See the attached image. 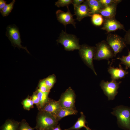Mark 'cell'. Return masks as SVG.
I'll return each mask as SVG.
<instances>
[{
	"label": "cell",
	"mask_w": 130,
	"mask_h": 130,
	"mask_svg": "<svg viewBox=\"0 0 130 130\" xmlns=\"http://www.w3.org/2000/svg\"><path fill=\"white\" fill-rule=\"evenodd\" d=\"M99 0L104 7L114 3L118 4L122 1L121 0Z\"/></svg>",
	"instance_id": "f1b7e54d"
},
{
	"label": "cell",
	"mask_w": 130,
	"mask_h": 130,
	"mask_svg": "<svg viewBox=\"0 0 130 130\" xmlns=\"http://www.w3.org/2000/svg\"><path fill=\"white\" fill-rule=\"evenodd\" d=\"M76 95L73 90L69 87L61 95L58 100L62 107L75 109Z\"/></svg>",
	"instance_id": "9c48e42d"
},
{
	"label": "cell",
	"mask_w": 130,
	"mask_h": 130,
	"mask_svg": "<svg viewBox=\"0 0 130 130\" xmlns=\"http://www.w3.org/2000/svg\"><path fill=\"white\" fill-rule=\"evenodd\" d=\"M95 47L91 46L86 44L81 45L79 50L80 56L84 63L97 76L93 64V60L95 51Z\"/></svg>",
	"instance_id": "277c9868"
},
{
	"label": "cell",
	"mask_w": 130,
	"mask_h": 130,
	"mask_svg": "<svg viewBox=\"0 0 130 130\" xmlns=\"http://www.w3.org/2000/svg\"><path fill=\"white\" fill-rule=\"evenodd\" d=\"M91 14L99 13L104 7L99 0H87Z\"/></svg>",
	"instance_id": "e0dca14e"
},
{
	"label": "cell",
	"mask_w": 130,
	"mask_h": 130,
	"mask_svg": "<svg viewBox=\"0 0 130 130\" xmlns=\"http://www.w3.org/2000/svg\"><path fill=\"white\" fill-rule=\"evenodd\" d=\"M56 41L58 43L61 44L67 51L79 50L80 47L79 39L76 35L68 33L63 30L62 31Z\"/></svg>",
	"instance_id": "3957f363"
},
{
	"label": "cell",
	"mask_w": 130,
	"mask_h": 130,
	"mask_svg": "<svg viewBox=\"0 0 130 130\" xmlns=\"http://www.w3.org/2000/svg\"><path fill=\"white\" fill-rule=\"evenodd\" d=\"M124 38L127 44L130 45V29L126 32Z\"/></svg>",
	"instance_id": "4dcf8cb0"
},
{
	"label": "cell",
	"mask_w": 130,
	"mask_h": 130,
	"mask_svg": "<svg viewBox=\"0 0 130 130\" xmlns=\"http://www.w3.org/2000/svg\"><path fill=\"white\" fill-rule=\"evenodd\" d=\"M118 3H115L104 7L100 11V14L104 19L115 18Z\"/></svg>",
	"instance_id": "9a60e30c"
},
{
	"label": "cell",
	"mask_w": 130,
	"mask_h": 130,
	"mask_svg": "<svg viewBox=\"0 0 130 130\" xmlns=\"http://www.w3.org/2000/svg\"><path fill=\"white\" fill-rule=\"evenodd\" d=\"M6 35L8 37L14 47H17L19 48L25 49L28 53L29 52L26 47H24L21 45L22 42L19 29L15 24L10 25L6 28Z\"/></svg>",
	"instance_id": "ba28073f"
},
{
	"label": "cell",
	"mask_w": 130,
	"mask_h": 130,
	"mask_svg": "<svg viewBox=\"0 0 130 130\" xmlns=\"http://www.w3.org/2000/svg\"><path fill=\"white\" fill-rule=\"evenodd\" d=\"M93 59L97 60H109L114 57L113 52L106 41L102 40L96 44Z\"/></svg>",
	"instance_id": "5b68a950"
},
{
	"label": "cell",
	"mask_w": 130,
	"mask_h": 130,
	"mask_svg": "<svg viewBox=\"0 0 130 130\" xmlns=\"http://www.w3.org/2000/svg\"><path fill=\"white\" fill-rule=\"evenodd\" d=\"M72 4V0H58L55 3V5L58 7L65 6H68L70 4Z\"/></svg>",
	"instance_id": "4316f807"
},
{
	"label": "cell",
	"mask_w": 130,
	"mask_h": 130,
	"mask_svg": "<svg viewBox=\"0 0 130 130\" xmlns=\"http://www.w3.org/2000/svg\"><path fill=\"white\" fill-rule=\"evenodd\" d=\"M81 116L75 124L72 126L68 129V130H79L82 128H85L87 130L89 128L86 126V121L85 117L82 112L80 113Z\"/></svg>",
	"instance_id": "ac0fdd59"
},
{
	"label": "cell",
	"mask_w": 130,
	"mask_h": 130,
	"mask_svg": "<svg viewBox=\"0 0 130 130\" xmlns=\"http://www.w3.org/2000/svg\"><path fill=\"white\" fill-rule=\"evenodd\" d=\"M61 107L58 100L56 101L49 98L39 111L48 112L54 116Z\"/></svg>",
	"instance_id": "4fadbf2b"
},
{
	"label": "cell",
	"mask_w": 130,
	"mask_h": 130,
	"mask_svg": "<svg viewBox=\"0 0 130 130\" xmlns=\"http://www.w3.org/2000/svg\"><path fill=\"white\" fill-rule=\"evenodd\" d=\"M38 87V89L43 93H49L50 90L46 84L44 79L42 80L39 83Z\"/></svg>",
	"instance_id": "83f0119b"
},
{
	"label": "cell",
	"mask_w": 130,
	"mask_h": 130,
	"mask_svg": "<svg viewBox=\"0 0 130 130\" xmlns=\"http://www.w3.org/2000/svg\"><path fill=\"white\" fill-rule=\"evenodd\" d=\"M121 81L117 82L116 80H111L110 81L102 80L100 86L104 93L108 97L109 100H113L118 93V89Z\"/></svg>",
	"instance_id": "52a82bcc"
},
{
	"label": "cell",
	"mask_w": 130,
	"mask_h": 130,
	"mask_svg": "<svg viewBox=\"0 0 130 130\" xmlns=\"http://www.w3.org/2000/svg\"><path fill=\"white\" fill-rule=\"evenodd\" d=\"M67 11L65 12L61 10H57L56 12L57 19L60 23L63 25L65 27L68 24H72L76 28V23L75 21V19H73V16L71 13L68 6H67Z\"/></svg>",
	"instance_id": "30bf717a"
},
{
	"label": "cell",
	"mask_w": 130,
	"mask_h": 130,
	"mask_svg": "<svg viewBox=\"0 0 130 130\" xmlns=\"http://www.w3.org/2000/svg\"><path fill=\"white\" fill-rule=\"evenodd\" d=\"M75 14L78 20L80 21L84 18L89 17H91L89 6L87 0H86L81 5L78 6H74Z\"/></svg>",
	"instance_id": "7c38bea8"
},
{
	"label": "cell",
	"mask_w": 130,
	"mask_h": 130,
	"mask_svg": "<svg viewBox=\"0 0 130 130\" xmlns=\"http://www.w3.org/2000/svg\"><path fill=\"white\" fill-rule=\"evenodd\" d=\"M89 130H92L89 128Z\"/></svg>",
	"instance_id": "e575fe53"
},
{
	"label": "cell",
	"mask_w": 130,
	"mask_h": 130,
	"mask_svg": "<svg viewBox=\"0 0 130 130\" xmlns=\"http://www.w3.org/2000/svg\"><path fill=\"white\" fill-rule=\"evenodd\" d=\"M6 1L4 0H0V10L1 11L6 5Z\"/></svg>",
	"instance_id": "d6a6232c"
},
{
	"label": "cell",
	"mask_w": 130,
	"mask_h": 130,
	"mask_svg": "<svg viewBox=\"0 0 130 130\" xmlns=\"http://www.w3.org/2000/svg\"><path fill=\"white\" fill-rule=\"evenodd\" d=\"M128 54L127 56L123 55L121 57H118L117 59L120 60L121 64L125 65L126 69H130V51L128 50Z\"/></svg>",
	"instance_id": "603a6c76"
},
{
	"label": "cell",
	"mask_w": 130,
	"mask_h": 130,
	"mask_svg": "<svg viewBox=\"0 0 130 130\" xmlns=\"http://www.w3.org/2000/svg\"><path fill=\"white\" fill-rule=\"evenodd\" d=\"M84 1V0H73L72 4L73 6H78L81 4Z\"/></svg>",
	"instance_id": "1f68e13d"
},
{
	"label": "cell",
	"mask_w": 130,
	"mask_h": 130,
	"mask_svg": "<svg viewBox=\"0 0 130 130\" xmlns=\"http://www.w3.org/2000/svg\"><path fill=\"white\" fill-rule=\"evenodd\" d=\"M31 97L34 104L36 105L39 110L40 108V103L36 92H34Z\"/></svg>",
	"instance_id": "f546056e"
},
{
	"label": "cell",
	"mask_w": 130,
	"mask_h": 130,
	"mask_svg": "<svg viewBox=\"0 0 130 130\" xmlns=\"http://www.w3.org/2000/svg\"><path fill=\"white\" fill-rule=\"evenodd\" d=\"M44 79L46 84L50 89L53 87L56 81V76L54 74L49 76Z\"/></svg>",
	"instance_id": "d4e9b609"
},
{
	"label": "cell",
	"mask_w": 130,
	"mask_h": 130,
	"mask_svg": "<svg viewBox=\"0 0 130 130\" xmlns=\"http://www.w3.org/2000/svg\"><path fill=\"white\" fill-rule=\"evenodd\" d=\"M106 41L112 49L115 57L127 46L124 38L116 34L108 33Z\"/></svg>",
	"instance_id": "8992f818"
},
{
	"label": "cell",
	"mask_w": 130,
	"mask_h": 130,
	"mask_svg": "<svg viewBox=\"0 0 130 130\" xmlns=\"http://www.w3.org/2000/svg\"><path fill=\"white\" fill-rule=\"evenodd\" d=\"M104 19L103 17L99 13L94 14L91 17L92 24L96 26H100L103 24Z\"/></svg>",
	"instance_id": "44dd1931"
},
{
	"label": "cell",
	"mask_w": 130,
	"mask_h": 130,
	"mask_svg": "<svg viewBox=\"0 0 130 130\" xmlns=\"http://www.w3.org/2000/svg\"><path fill=\"white\" fill-rule=\"evenodd\" d=\"M22 104L24 109L27 110H29L33 108L34 104L31 97H28L23 100L22 102Z\"/></svg>",
	"instance_id": "cb8c5ba5"
},
{
	"label": "cell",
	"mask_w": 130,
	"mask_h": 130,
	"mask_svg": "<svg viewBox=\"0 0 130 130\" xmlns=\"http://www.w3.org/2000/svg\"><path fill=\"white\" fill-rule=\"evenodd\" d=\"M15 1L13 0L10 3L6 4L0 12L3 17L7 16L13 9Z\"/></svg>",
	"instance_id": "7402d4cb"
},
{
	"label": "cell",
	"mask_w": 130,
	"mask_h": 130,
	"mask_svg": "<svg viewBox=\"0 0 130 130\" xmlns=\"http://www.w3.org/2000/svg\"><path fill=\"white\" fill-rule=\"evenodd\" d=\"M20 122L12 119L6 120L0 127L1 130H19Z\"/></svg>",
	"instance_id": "d6986e66"
},
{
	"label": "cell",
	"mask_w": 130,
	"mask_h": 130,
	"mask_svg": "<svg viewBox=\"0 0 130 130\" xmlns=\"http://www.w3.org/2000/svg\"><path fill=\"white\" fill-rule=\"evenodd\" d=\"M39 99L40 108L39 110L47 102L49 99L48 97V93H43L38 89L36 92Z\"/></svg>",
	"instance_id": "ffe728a7"
},
{
	"label": "cell",
	"mask_w": 130,
	"mask_h": 130,
	"mask_svg": "<svg viewBox=\"0 0 130 130\" xmlns=\"http://www.w3.org/2000/svg\"><path fill=\"white\" fill-rule=\"evenodd\" d=\"M78 111L75 109L61 107L57 112L54 116L58 121L65 117L76 115Z\"/></svg>",
	"instance_id": "2e32d148"
},
{
	"label": "cell",
	"mask_w": 130,
	"mask_h": 130,
	"mask_svg": "<svg viewBox=\"0 0 130 130\" xmlns=\"http://www.w3.org/2000/svg\"><path fill=\"white\" fill-rule=\"evenodd\" d=\"M119 67L114 68L110 66L108 68V72L111 75V80H116L124 78L129 72L124 70L120 65Z\"/></svg>",
	"instance_id": "5bb4252c"
},
{
	"label": "cell",
	"mask_w": 130,
	"mask_h": 130,
	"mask_svg": "<svg viewBox=\"0 0 130 130\" xmlns=\"http://www.w3.org/2000/svg\"><path fill=\"white\" fill-rule=\"evenodd\" d=\"M35 129V127L32 128L30 126L24 119L20 122L19 130H34Z\"/></svg>",
	"instance_id": "484cf974"
},
{
	"label": "cell",
	"mask_w": 130,
	"mask_h": 130,
	"mask_svg": "<svg viewBox=\"0 0 130 130\" xmlns=\"http://www.w3.org/2000/svg\"><path fill=\"white\" fill-rule=\"evenodd\" d=\"M52 130H63L60 128L59 125H57ZM63 130H68V129H65Z\"/></svg>",
	"instance_id": "836d02e7"
},
{
	"label": "cell",
	"mask_w": 130,
	"mask_h": 130,
	"mask_svg": "<svg viewBox=\"0 0 130 130\" xmlns=\"http://www.w3.org/2000/svg\"><path fill=\"white\" fill-rule=\"evenodd\" d=\"M58 122L51 114L39 111L35 128L37 130H52L58 125Z\"/></svg>",
	"instance_id": "6da1fadb"
},
{
	"label": "cell",
	"mask_w": 130,
	"mask_h": 130,
	"mask_svg": "<svg viewBox=\"0 0 130 130\" xmlns=\"http://www.w3.org/2000/svg\"><path fill=\"white\" fill-rule=\"evenodd\" d=\"M113 109L111 113L116 117L119 125L125 130H130V107L121 105Z\"/></svg>",
	"instance_id": "7a4b0ae2"
},
{
	"label": "cell",
	"mask_w": 130,
	"mask_h": 130,
	"mask_svg": "<svg viewBox=\"0 0 130 130\" xmlns=\"http://www.w3.org/2000/svg\"><path fill=\"white\" fill-rule=\"evenodd\" d=\"M104 19L103 25L101 29L106 31L108 33L118 29L125 30L124 25L115 18Z\"/></svg>",
	"instance_id": "8fae6325"
}]
</instances>
